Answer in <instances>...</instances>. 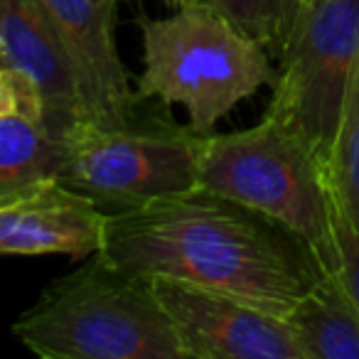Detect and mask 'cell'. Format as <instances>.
Listing matches in <instances>:
<instances>
[{
	"label": "cell",
	"mask_w": 359,
	"mask_h": 359,
	"mask_svg": "<svg viewBox=\"0 0 359 359\" xmlns=\"http://www.w3.org/2000/svg\"><path fill=\"white\" fill-rule=\"evenodd\" d=\"M334 200V197H332ZM334 241H337L339 269L337 278L344 293L359 310V231L347 222V217L334 205Z\"/></svg>",
	"instance_id": "obj_15"
},
{
	"label": "cell",
	"mask_w": 359,
	"mask_h": 359,
	"mask_svg": "<svg viewBox=\"0 0 359 359\" xmlns=\"http://www.w3.org/2000/svg\"><path fill=\"white\" fill-rule=\"evenodd\" d=\"M168 6H175V8H185V6H197V0H165Z\"/></svg>",
	"instance_id": "obj_17"
},
{
	"label": "cell",
	"mask_w": 359,
	"mask_h": 359,
	"mask_svg": "<svg viewBox=\"0 0 359 359\" xmlns=\"http://www.w3.org/2000/svg\"><path fill=\"white\" fill-rule=\"evenodd\" d=\"M145 69L138 99H160L187 111L197 135L215 126L261 86L273 84L269 50L205 6L177 8L163 20H140Z\"/></svg>",
	"instance_id": "obj_4"
},
{
	"label": "cell",
	"mask_w": 359,
	"mask_h": 359,
	"mask_svg": "<svg viewBox=\"0 0 359 359\" xmlns=\"http://www.w3.org/2000/svg\"><path fill=\"white\" fill-rule=\"evenodd\" d=\"M197 6L215 11L273 55H280L298 13V0H197Z\"/></svg>",
	"instance_id": "obj_14"
},
{
	"label": "cell",
	"mask_w": 359,
	"mask_h": 359,
	"mask_svg": "<svg viewBox=\"0 0 359 359\" xmlns=\"http://www.w3.org/2000/svg\"><path fill=\"white\" fill-rule=\"evenodd\" d=\"M42 359H185L150 278L94 254L13 325Z\"/></svg>",
	"instance_id": "obj_2"
},
{
	"label": "cell",
	"mask_w": 359,
	"mask_h": 359,
	"mask_svg": "<svg viewBox=\"0 0 359 359\" xmlns=\"http://www.w3.org/2000/svg\"><path fill=\"white\" fill-rule=\"evenodd\" d=\"M109 215L60 180L0 205V256L62 254L84 261L101 254Z\"/></svg>",
	"instance_id": "obj_9"
},
{
	"label": "cell",
	"mask_w": 359,
	"mask_h": 359,
	"mask_svg": "<svg viewBox=\"0 0 359 359\" xmlns=\"http://www.w3.org/2000/svg\"><path fill=\"white\" fill-rule=\"evenodd\" d=\"M205 135L168 116L143 111L121 126H76L67 135L60 182L89 197L106 215L130 212L200 187Z\"/></svg>",
	"instance_id": "obj_5"
},
{
	"label": "cell",
	"mask_w": 359,
	"mask_h": 359,
	"mask_svg": "<svg viewBox=\"0 0 359 359\" xmlns=\"http://www.w3.org/2000/svg\"><path fill=\"white\" fill-rule=\"evenodd\" d=\"M278 57L266 116L300 135L327 170L359 65V0H305Z\"/></svg>",
	"instance_id": "obj_6"
},
{
	"label": "cell",
	"mask_w": 359,
	"mask_h": 359,
	"mask_svg": "<svg viewBox=\"0 0 359 359\" xmlns=\"http://www.w3.org/2000/svg\"><path fill=\"white\" fill-rule=\"evenodd\" d=\"M200 185L295 234L323 273L337 276L334 200L327 170L308 143L271 116L254 128L202 140Z\"/></svg>",
	"instance_id": "obj_3"
},
{
	"label": "cell",
	"mask_w": 359,
	"mask_h": 359,
	"mask_svg": "<svg viewBox=\"0 0 359 359\" xmlns=\"http://www.w3.org/2000/svg\"><path fill=\"white\" fill-rule=\"evenodd\" d=\"M327 182L334 205L359 231V65L327 165Z\"/></svg>",
	"instance_id": "obj_13"
},
{
	"label": "cell",
	"mask_w": 359,
	"mask_h": 359,
	"mask_svg": "<svg viewBox=\"0 0 359 359\" xmlns=\"http://www.w3.org/2000/svg\"><path fill=\"white\" fill-rule=\"evenodd\" d=\"M121 0H42L79 96V126H121L140 106L116 47Z\"/></svg>",
	"instance_id": "obj_8"
},
{
	"label": "cell",
	"mask_w": 359,
	"mask_h": 359,
	"mask_svg": "<svg viewBox=\"0 0 359 359\" xmlns=\"http://www.w3.org/2000/svg\"><path fill=\"white\" fill-rule=\"evenodd\" d=\"M67 138L32 116L0 118V205L57 180L65 168Z\"/></svg>",
	"instance_id": "obj_12"
},
{
	"label": "cell",
	"mask_w": 359,
	"mask_h": 359,
	"mask_svg": "<svg viewBox=\"0 0 359 359\" xmlns=\"http://www.w3.org/2000/svg\"><path fill=\"white\" fill-rule=\"evenodd\" d=\"M15 114L32 116V118L42 121L40 94L22 74L0 67V118Z\"/></svg>",
	"instance_id": "obj_16"
},
{
	"label": "cell",
	"mask_w": 359,
	"mask_h": 359,
	"mask_svg": "<svg viewBox=\"0 0 359 359\" xmlns=\"http://www.w3.org/2000/svg\"><path fill=\"white\" fill-rule=\"evenodd\" d=\"M285 320L305 359H359V310L337 276H320Z\"/></svg>",
	"instance_id": "obj_11"
},
{
	"label": "cell",
	"mask_w": 359,
	"mask_h": 359,
	"mask_svg": "<svg viewBox=\"0 0 359 359\" xmlns=\"http://www.w3.org/2000/svg\"><path fill=\"white\" fill-rule=\"evenodd\" d=\"M101 256L150 280L222 290L280 318L323 276L285 226L202 185L109 215Z\"/></svg>",
	"instance_id": "obj_1"
},
{
	"label": "cell",
	"mask_w": 359,
	"mask_h": 359,
	"mask_svg": "<svg viewBox=\"0 0 359 359\" xmlns=\"http://www.w3.org/2000/svg\"><path fill=\"white\" fill-rule=\"evenodd\" d=\"M303 3H305V0H298V6H303Z\"/></svg>",
	"instance_id": "obj_18"
},
{
	"label": "cell",
	"mask_w": 359,
	"mask_h": 359,
	"mask_svg": "<svg viewBox=\"0 0 359 359\" xmlns=\"http://www.w3.org/2000/svg\"><path fill=\"white\" fill-rule=\"evenodd\" d=\"M185 359H305L285 318L254 303L180 280L153 278Z\"/></svg>",
	"instance_id": "obj_7"
},
{
	"label": "cell",
	"mask_w": 359,
	"mask_h": 359,
	"mask_svg": "<svg viewBox=\"0 0 359 359\" xmlns=\"http://www.w3.org/2000/svg\"><path fill=\"white\" fill-rule=\"evenodd\" d=\"M0 67L22 74L42 101V121L67 138L79 126L72 67L42 0H0Z\"/></svg>",
	"instance_id": "obj_10"
}]
</instances>
